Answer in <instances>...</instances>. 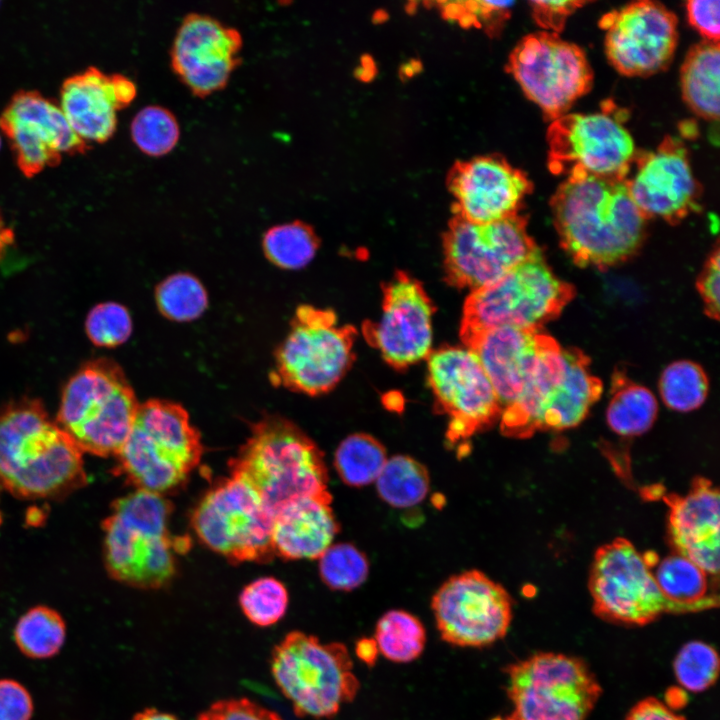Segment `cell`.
<instances>
[{
    "label": "cell",
    "instance_id": "1",
    "mask_svg": "<svg viewBox=\"0 0 720 720\" xmlns=\"http://www.w3.org/2000/svg\"><path fill=\"white\" fill-rule=\"evenodd\" d=\"M550 203L560 244L579 266H613L643 242L647 219L625 179L567 177Z\"/></svg>",
    "mask_w": 720,
    "mask_h": 720
},
{
    "label": "cell",
    "instance_id": "2",
    "mask_svg": "<svg viewBox=\"0 0 720 720\" xmlns=\"http://www.w3.org/2000/svg\"><path fill=\"white\" fill-rule=\"evenodd\" d=\"M86 480L83 452L39 400H17L0 411V490L55 499Z\"/></svg>",
    "mask_w": 720,
    "mask_h": 720
},
{
    "label": "cell",
    "instance_id": "3",
    "mask_svg": "<svg viewBox=\"0 0 720 720\" xmlns=\"http://www.w3.org/2000/svg\"><path fill=\"white\" fill-rule=\"evenodd\" d=\"M173 506L163 495L135 490L117 499L103 522L104 563L116 581L138 589H160L176 574V555L187 550L173 536Z\"/></svg>",
    "mask_w": 720,
    "mask_h": 720
},
{
    "label": "cell",
    "instance_id": "4",
    "mask_svg": "<svg viewBox=\"0 0 720 720\" xmlns=\"http://www.w3.org/2000/svg\"><path fill=\"white\" fill-rule=\"evenodd\" d=\"M231 475L247 482L274 513L299 498L329 493L324 455L296 424L279 415L254 423L232 458Z\"/></svg>",
    "mask_w": 720,
    "mask_h": 720
},
{
    "label": "cell",
    "instance_id": "5",
    "mask_svg": "<svg viewBox=\"0 0 720 720\" xmlns=\"http://www.w3.org/2000/svg\"><path fill=\"white\" fill-rule=\"evenodd\" d=\"M199 431L179 403H140L131 432L116 455V472L136 490L163 495L180 487L200 463Z\"/></svg>",
    "mask_w": 720,
    "mask_h": 720
},
{
    "label": "cell",
    "instance_id": "6",
    "mask_svg": "<svg viewBox=\"0 0 720 720\" xmlns=\"http://www.w3.org/2000/svg\"><path fill=\"white\" fill-rule=\"evenodd\" d=\"M139 404L123 369L111 359L97 358L67 381L55 420L83 453L116 456Z\"/></svg>",
    "mask_w": 720,
    "mask_h": 720
},
{
    "label": "cell",
    "instance_id": "7",
    "mask_svg": "<svg viewBox=\"0 0 720 720\" xmlns=\"http://www.w3.org/2000/svg\"><path fill=\"white\" fill-rule=\"evenodd\" d=\"M270 667L298 717L330 718L355 698L360 687L344 644H323L301 631L287 633L274 646Z\"/></svg>",
    "mask_w": 720,
    "mask_h": 720
},
{
    "label": "cell",
    "instance_id": "8",
    "mask_svg": "<svg viewBox=\"0 0 720 720\" xmlns=\"http://www.w3.org/2000/svg\"><path fill=\"white\" fill-rule=\"evenodd\" d=\"M356 334L333 311L300 305L274 352L271 383L309 396L329 392L352 366Z\"/></svg>",
    "mask_w": 720,
    "mask_h": 720
},
{
    "label": "cell",
    "instance_id": "9",
    "mask_svg": "<svg viewBox=\"0 0 720 720\" xmlns=\"http://www.w3.org/2000/svg\"><path fill=\"white\" fill-rule=\"evenodd\" d=\"M575 295L549 268L540 250L494 283L472 291L464 304L461 338L501 326L539 329Z\"/></svg>",
    "mask_w": 720,
    "mask_h": 720
},
{
    "label": "cell",
    "instance_id": "10",
    "mask_svg": "<svg viewBox=\"0 0 720 720\" xmlns=\"http://www.w3.org/2000/svg\"><path fill=\"white\" fill-rule=\"evenodd\" d=\"M507 693L520 720H585L601 687L579 658L537 653L506 668Z\"/></svg>",
    "mask_w": 720,
    "mask_h": 720
},
{
    "label": "cell",
    "instance_id": "11",
    "mask_svg": "<svg viewBox=\"0 0 720 720\" xmlns=\"http://www.w3.org/2000/svg\"><path fill=\"white\" fill-rule=\"evenodd\" d=\"M191 522L201 542L231 562H265L274 556L273 514L237 476L211 488L195 507Z\"/></svg>",
    "mask_w": 720,
    "mask_h": 720
},
{
    "label": "cell",
    "instance_id": "12",
    "mask_svg": "<svg viewBox=\"0 0 720 720\" xmlns=\"http://www.w3.org/2000/svg\"><path fill=\"white\" fill-rule=\"evenodd\" d=\"M443 247L448 282L471 291L494 283L539 250L519 213L484 224L454 215Z\"/></svg>",
    "mask_w": 720,
    "mask_h": 720
},
{
    "label": "cell",
    "instance_id": "13",
    "mask_svg": "<svg viewBox=\"0 0 720 720\" xmlns=\"http://www.w3.org/2000/svg\"><path fill=\"white\" fill-rule=\"evenodd\" d=\"M553 174L625 179L635 156L633 139L609 110L566 113L551 121L546 135Z\"/></svg>",
    "mask_w": 720,
    "mask_h": 720
},
{
    "label": "cell",
    "instance_id": "14",
    "mask_svg": "<svg viewBox=\"0 0 720 720\" xmlns=\"http://www.w3.org/2000/svg\"><path fill=\"white\" fill-rule=\"evenodd\" d=\"M508 70L551 121L566 114L591 89L593 80L584 51L552 32L521 39L509 57Z\"/></svg>",
    "mask_w": 720,
    "mask_h": 720
},
{
    "label": "cell",
    "instance_id": "15",
    "mask_svg": "<svg viewBox=\"0 0 720 720\" xmlns=\"http://www.w3.org/2000/svg\"><path fill=\"white\" fill-rule=\"evenodd\" d=\"M435 407L448 416L449 442L465 440L499 421L501 406L476 354L466 346H445L427 358Z\"/></svg>",
    "mask_w": 720,
    "mask_h": 720
},
{
    "label": "cell",
    "instance_id": "16",
    "mask_svg": "<svg viewBox=\"0 0 720 720\" xmlns=\"http://www.w3.org/2000/svg\"><path fill=\"white\" fill-rule=\"evenodd\" d=\"M589 588L594 612L607 621L642 626L666 613L651 566L624 538L597 550Z\"/></svg>",
    "mask_w": 720,
    "mask_h": 720
},
{
    "label": "cell",
    "instance_id": "17",
    "mask_svg": "<svg viewBox=\"0 0 720 720\" xmlns=\"http://www.w3.org/2000/svg\"><path fill=\"white\" fill-rule=\"evenodd\" d=\"M431 607L441 638L459 647L491 645L506 635L512 619L508 592L478 570L447 579Z\"/></svg>",
    "mask_w": 720,
    "mask_h": 720
},
{
    "label": "cell",
    "instance_id": "18",
    "mask_svg": "<svg viewBox=\"0 0 720 720\" xmlns=\"http://www.w3.org/2000/svg\"><path fill=\"white\" fill-rule=\"evenodd\" d=\"M0 129L27 178L59 165L63 154H83L90 148L72 129L60 105L34 90L12 96L0 114Z\"/></svg>",
    "mask_w": 720,
    "mask_h": 720
},
{
    "label": "cell",
    "instance_id": "19",
    "mask_svg": "<svg viewBox=\"0 0 720 720\" xmlns=\"http://www.w3.org/2000/svg\"><path fill=\"white\" fill-rule=\"evenodd\" d=\"M605 49L614 68L629 77H646L664 70L678 41L677 18L664 5L638 1L605 14Z\"/></svg>",
    "mask_w": 720,
    "mask_h": 720
},
{
    "label": "cell",
    "instance_id": "20",
    "mask_svg": "<svg viewBox=\"0 0 720 720\" xmlns=\"http://www.w3.org/2000/svg\"><path fill=\"white\" fill-rule=\"evenodd\" d=\"M433 314L422 284L400 271L385 284L381 314L363 325V334L389 365L407 368L432 352Z\"/></svg>",
    "mask_w": 720,
    "mask_h": 720
},
{
    "label": "cell",
    "instance_id": "21",
    "mask_svg": "<svg viewBox=\"0 0 720 720\" xmlns=\"http://www.w3.org/2000/svg\"><path fill=\"white\" fill-rule=\"evenodd\" d=\"M242 35L234 27L201 13L187 14L171 49V67L198 97L223 89L241 62Z\"/></svg>",
    "mask_w": 720,
    "mask_h": 720
},
{
    "label": "cell",
    "instance_id": "22",
    "mask_svg": "<svg viewBox=\"0 0 720 720\" xmlns=\"http://www.w3.org/2000/svg\"><path fill=\"white\" fill-rule=\"evenodd\" d=\"M633 164L632 175L625 180L646 219L656 217L676 224L696 210L700 185L680 140L665 137L656 150L635 154Z\"/></svg>",
    "mask_w": 720,
    "mask_h": 720
},
{
    "label": "cell",
    "instance_id": "23",
    "mask_svg": "<svg viewBox=\"0 0 720 720\" xmlns=\"http://www.w3.org/2000/svg\"><path fill=\"white\" fill-rule=\"evenodd\" d=\"M454 215L484 224L519 213L533 184L528 176L499 155L459 161L448 173Z\"/></svg>",
    "mask_w": 720,
    "mask_h": 720
},
{
    "label": "cell",
    "instance_id": "24",
    "mask_svg": "<svg viewBox=\"0 0 720 720\" xmlns=\"http://www.w3.org/2000/svg\"><path fill=\"white\" fill-rule=\"evenodd\" d=\"M136 93V85L129 78L107 75L91 66L63 81L59 105L80 138L87 143H103L116 130V112L128 106Z\"/></svg>",
    "mask_w": 720,
    "mask_h": 720
},
{
    "label": "cell",
    "instance_id": "25",
    "mask_svg": "<svg viewBox=\"0 0 720 720\" xmlns=\"http://www.w3.org/2000/svg\"><path fill=\"white\" fill-rule=\"evenodd\" d=\"M545 336L539 329L501 326L462 337L491 381L501 412L516 401L532 376Z\"/></svg>",
    "mask_w": 720,
    "mask_h": 720
},
{
    "label": "cell",
    "instance_id": "26",
    "mask_svg": "<svg viewBox=\"0 0 720 720\" xmlns=\"http://www.w3.org/2000/svg\"><path fill=\"white\" fill-rule=\"evenodd\" d=\"M669 533L676 553L706 573L719 574V491L705 478L694 480L686 495H666Z\"/></svg>",
    "mask_w": 720,
    "mask_h": 720
},
{
    "label": "cell",
    "instance_id": "27",
    "mask_svg": "<svg viewBox=\"0 0 720 720\" xmlns=\"http://www.w3.org/2000/svg\"><path fill=\"white\" fill-rule=\"evenodd\" d=\"M331 502L329 492L299 498L279 508L273 515L271 532L274 555L287 560L319 558L340 530Z\"/></svg>",
    "mask_w": 720,
    "mask_h": 720
},
{
    "label": "cell",
    "instance_id": "28",
    "mask_svg": "<svg viewBox=\"0 0 720 720\" xmlns=\"http://www.w3.org/2000/svg\"><path fill=\"white\" fill-rule=\"evenodd\" d=\"M602 392L589 359L576 348H565V370L550 392L538 420V430L559 431L578 425Z\"/></svg>",
    "mask_w": 720,
    "mask_h": 720
},
{
    "label": "cell",
    "instance_id": "29",
    "mask_svg": "<svg viewBox=\"0 0 720 720\" xmlns=\"http://www.w3.org/2000/svg\"><path fill=\"white\" fill-rule=\"evenodd\" d=\"M565 370V348L546 335L535 370L516 401L501 412V432L508 437L527 438L537 431L544 403Z\"/></svg>",
    "mask_w": 720,
    "mask_h": 720
},
{
    "label": "cell",
    "instance_id": "30",
    "mask_svg": "<svg viewBox=\"0 0 720 720\" xmlns=\"http://www.w3.org/2000/svg\"><path fill=\"white\" fill-rule=\"evenodd\" d=\"M652 573L667 613L699 612L718 606L714 577L686 557L673 553L657 562Z\"/></svg>",
    "mask_w": 720,
    "mask_h": 720
},
{
    "label": "cell",
    "instance_id": "31",
    "mask_svg": "<svg viewBox=\"0 0 720 720\" xmlns=\"http://www.w3.org/2000/svg\"><path fill=\"white\" fill-rule=\"evenodd\" d=\"M719 43L702 41L681 67V92L688 107L706 120L719 118Z\"/></svg>",
    "mask_w": 720,
    "mask_h": 720
},
{
    "label": "cell",
    "instance_id": "32",
    "mask_svg": "<svg viewBox=\"0 0 720 720\" xmlns=\"http://www.w3.org/2000/svg\"><path fill=\"white\" fill-rule=\"evenodd\" d=\"M657 412L656 398L649 389L623 374L614 375L606 418L615 433L622 436L643 434L653 425Z\"/></svg>",
    "mask_w": 720,
    "mask_h": 720
},
{
    "label": "cell",
    "instance_id": "33",
    "mask_svg": "<svg viewBox=\"0 0 720 720\" xmlns=\"http://www.w3.org/2000/svg\"><path fill=\"white\" fill-rule=\"evenodd\" d=\"M13 637L16 646L26 657L48 659L62 649L66 639V623L55 609L38 605L18 619Z\"/></svg>",
    "mask_w": 720,
    "mask_h": 720
},
{
    "label": "cell",
    "instance_id": "34",
    "mask_svg": "<svg viewBox=\"0 0 720 720\" xmlns=\"http://www.w3.org/2000/svg\"><path fill=\"white\" fill-rule=\"evenodd\" d=\"M430 477L426 467L407 455L387 459L376 479L380 498L396 508L419 504L427 495Z\"/></svg>",
    "mask_w": 720,
    "mask_h": 720
},
{
    "label": "cell",
    "instance_id": "35",
    "mask_svg": "<svg viewBox=\"0 0 720 720\" xmlns=\"http://www.w3.org/2000/svg\"><path fill=\"white\" fill-rule=\"evenodd\" d=\"M384 445L367 433L347 436L337 447L334 466L341 480L351 487L376 481L387 461Z\"/></svg>",
    "mask_w": 720,
    "mask_h": 720
},
{
    "label": "cell",
    "instance_id": "36",
    "mask_svg": "<svg viewBox=\"0 0 720 720\" xmlns=\"http://www.w3.org/2000/svg\"><path fill=\"white\" fill-rule=\"evenodd\" d=\"M319 244L314 229L299 220L270 227L262 239L265 257L284 270H297L309 264Z\"/></svg>",
    "mask_w": 720,
    "mask_h": 720
},
{
    "label": "cell",
    "instance_id": "37",
    "mask_svg": "<svg viewBox=\"0 0 720 720\" xmlns=\"http://www.w3.org/2000/svg\"><path fill=\"white\" fill-rule=\"evenodd\" d=\"M374 640L385 658L396 663H407L423 652L426 631L422 622L411 613L390 610L378 620Z\"/></svg>",
    "mask_w": 720,
    "mask_h": 720
},
{
    "label": "cell",
    "instance_id": "38",
    "mask_svg": "<svg viewBox=\"0 0 720 720\" xmlns=\"http://www.w3.org/2000/svg\"><path fill=\"white\" fill-rule=\"evenodd\" d=\"M659 391L663 402L670 409L692 411L699 408L707 397L708 378L697 363L675 361L662 372Z\"/></svg>",
    "mask_w": 720,
    "mask_h": 720
},
{
    "label": "cell",
    "instance_id": "39",
    "mask_svg": "<svg viewBox=\"0 0 720 720\" xmlns=\"http://www.w3.org/2000/svg\"><path fill=\"white\" fill-rule=\"evenodd\" d=\"M155 301L164 317L185 322L202 315L208 306V295L198 278L181 272L167 277L157 285Z\"/></svg>",
    "mask_w": 720,
    "mask_h": 720
},
{
    "label": "cell",
    "instance_id": "40",
    "mask_svg": "<svg viewBox=\"0 0 720 720\" xmlns=\"http://www.w3.org/2000/svg\"><path fill=\"white\" fill-rule=\"evenodd\" d=\"M135 145L149 156H163L178 143L180 126L174 114L160 105L143 107L130 126Z\"/></svg>",
    "mask_w": 720,
    "mask_h": 720
},
{
    "label": "cell",
    "instance_id": "41",
    "mask_svg": "<svg viewBox=\"0 0 720 720\" xmlns=\"http://www.w3.org/2000/svg\"><path fill=\"white\" fill-rule=\"evenodd\" d=\"M289 595L284 584L274 577H261L246 585L239 605L246 618L259 627H269L285 615Z\"/></svg>",
    "mask_w": 720,
    "mask_h": 720
},
{
    "label": "cell",
    "instance_id": "42",
    "mask_svg": "<svg viewBox=\"0 0 720 720\" xmlns=\"http://www.w3.org/2000/svg\"><path fill=\"white\" fill-rule=\"evenodd\" d=\"M319 573L332 590L351 591L359 587L369 573L366 555L349 543L330 545L319 557Z\"/></svg>",
    "mask_w": 720,
    "mask_h": 720
},
{
    "label": "cell",
    "instance_id": "43",
    "mask_svg": "<svg viewBox=\"0 0 720 720\" xmlns=\"http://www.w3.org/2000/svg\"><path fill=\"white\" fill-rule=\"evenodd\" d=\"M673 669L683 688L691 692H702L710 688L718 677V654L707 643L690 641L679 650Z\"/></svg>",
    "mask_w": 720,
    "mask_h": 720
},
{
    "label": "cell",
    "instance_id": "44",
    "mask_svg": "<svg viewBox=\"0 0 720 720\" xmlns=\"http://www.w3.org/2000/svg\"><path fill=\"white\" fill-rule=\"evenodd\" d=\"M85 330L94 345L114 348L125 343L130 337L132 319L125 306L116 302H104L89 311Z\"/></svg>",
    "mask_w": 720,
    "mask_h": 720
},
{
    "label": "cell",
    "instance_id": "45",
    "mask_svg": "<svg viewBox=\"0 0 720 720\" xmlns=\"http://www.w3.org/2000/svg\"><path fill=\"white\" fill-rule=\"evenodd\" d=\"M444 16L463 26H476L497 33L509 18L512 2L456 1L438 3Z\"/></svg>",
    "mask_w": 720,
    "mask_h": 720
},
{
    "label": "cell",
    "instance_id": "46",
    "mask_svg": "<svg viewBox=\"0 0 720 720\" xmlns=\"http://www.w3.org/2000/svg\"><path fill=\"white\" fill-rule=\"evenodd\" d=\"M197 720H283L276 712L247 698L222 699L202 711Z\"/></svg>",
    "mask_w": 720,
    "mask_h": 720
},
{
    "label": "cell",
    "instance_id": "47",
    "mask_svg": "<svg viewBox=\"0 0 720 720\" xmlns=\"http://www.w3.org/2000/svg\"><path fill=\"white\" fill-rule=\"evenodd\" d=\"M33 711L31 694L20 682L0 679V720H30Z\"/></svg>",
    "mask_w": 720,
    "mask_h": 720
},
{
    "label": "cell",
    "instance_id": "48",
    "mask_svg": "<svg viewBox=\"0 0 720 720\" xmlns=\"http://www.w3.org/2000/svg\"><path fill=\"white\" fill-rule=\"evenodd\" d=\"M689 23L703 36L704 41L719 43L720 2L691 0L686 3Z\"/></svg>",
    "mask_w": 720,
    "mask_h": 720
},
{
    "label": "cell",
    "instance_id": "49",
    "mask_svg": "<svg viewBox=\"0 0 720 720\" xmlns=\"http://www.w3.org/2000/svg\"><path fill=\"white\" fill-rule=\"evenodd\" d=\"M720 253L716 247L707 259L697 280L698 292L703 300L704 311L712 319H719Z\"/></svg>",
    "mask_w": 720,
    "mask_h": 720
},
{
    "label": "cell",
    "instance_id": "50",
    "mask_svg": "<svg viewBox=\"0 0 720 720\" xmlns=\"http://www.w3.org/2000/svg\"><path fill=\"white\" fill-rule=\"evenodd\" d=\"M583 1H531L532 16L536 23L557 34L576 9L585 5Z\"/></svg>",
    "mask_w": 720,
    "mask_h": 720
},
{
    "label": "cell",
    "instance_id": "51",
    "mask_svg": "<svg viewBox=\"0 0 720 720\" xmlns=\"http://www.w3.org/2000/svg\"><path fill=\"white\" fill-rule=\"evenodd\" d=\"M626 720H686L675 713L662 701L648 697L638 702L629 712Z\"/></svg>",
    "mask_w": 720,
    "mask_h": 720
},
{
    "label": "cell",
    "instance_id": "52",
    "mask_svg": "<svg viewBox=\"0 0 720 720\" xmlns=\"http://www.w3.org/2000/svg\"><path fill=\"white\" fill-rule=\"evenodd\" d=\"M355 652L364 663L373 665L377 660L379 650L374 639L361 638L356 642Z\"/></svg>",
    "mask_w": 720,
    "mask_h": 720
},
{
    "label": "cell",
    "instance_id": "53",
    "mask_svg": "<svg viewBox=\"0 0 720 720\" xmlns=\"http://www.w3.org/2000/svg\"><path fill=\"white\" fill-rule=\"evenodd\" d=\"M132 720H180L175 715L156 708H146L134 715Z\"/></svg>",
    "mask_w": 720,
    "mask_h": 720
},
{
    "label": "cell",
    "instance_id": "54",
    "mask_svg": "<svg viewBox=\"0 0 720 720\" xmlns=\"http://www.w3.org/2000/svg\"><path fill=\"white\" fill-rule=\"evenodd\" d=\"M14 241V232L13 230L6 224L3 215L0 211V260L3 257L6 249L13 243Z\"/></svg>",
    "mask_w": 720,
    "mask_h": 720
},
{
    "label": "cell",
    "instance_id": "55",
    "mask_svg": "<svg viewBox=\"0 0 720 720\" xmlns=\"http://www.w3.org/2000/svg\"><path fill=\"white\" fill-rule=\"evenodd\" d=\"M492 720H520V719L512 714L511 716H508V717H496V718H493Z\"/></svg>",
    "mask_w": 720,
    "mask_h": 720
},
{
    "label": "cell",
    "instance_id": "56",
    "mask_svg": "<svg viewBox=\"0 0 720 720\" xmlns=\"http://www.w3.org/2000/svg\"><path fill=\"white\" fill-rule=\"evenodd\" d=\"M0 147H1V137H0Z\"/></svg>",
    "mask_w": 720,
    "mask_h": 720
},
{
    "label": "cell",
    "instance_id": "57",
    "mask_svg": "<svg viewBox=\"0 0 720 720\" xmlns=\"http://www.w3.org/2000/svg\"><path fill=\"white\" fill-rule=\"evenodd\" d=\"M1 520H2V519H1V514H0V523H1Z\"/></svg>",
    "mask_w": 720,
    "mask_h": 720
}]
</instances>
